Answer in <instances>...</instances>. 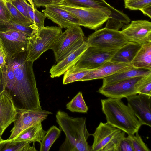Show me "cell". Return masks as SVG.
Masks as SVG:
<instances>
[{"label":"cell","mask_w":151,"mask_h":151,"mask_svg":"<svg viewBox=\"0 0 151 151\" xmlns=\"http://www.w3.org/2000/svg\"><path fill=\"white\" fill-rule=\"evenodd\" d=\"M27 50L12 58L7 57L15 80L8 92L17 109L42 110L33 68V62L26 61Z\"/></svg>","instance_id":"obj_1"},{"label":"cell","mask_w":151,"mask_h":151,"mask_svg":"<svg viewBox=\"0 0 151 151\" xmlns=\"http://www.w3.org/2000/svg\"><path fill=\"white\" fill-rule=\"evenodd\" d=\"M59 128L65 135L59 151H91L87 140L91 135L86 127L85 117H74L61 110L56 114Z\"/></svg>","instance_id":"obj_2"},{"label":"cell","mask_w":151,"mask_h":151,"mask_svg":"<svg viewBox=\"0 0 151 151\" xmlns=\"http://www.w3.org/2000/svg\"><path fill=\"white\" fill-rule=\"evenodd\" d=\"M101 102L107 122L128 135L138 131L141 124L130 107L121 99L108 98L101 99Z\"/></svg>","instance_id":"obj_3"},{"label":"cell","mask_w":151,"mask_h":151,"mask_svg":"<svg viewBox=\"0 0 151 151\" xmlns=\"http://www.w3.org/2000/svg\"><path fill=\"white\" fill-rule=\"evenodd\" d=\"M62 33V28L57 26H44L33 35L27 37L26 60L33 62L54 44Z\"/></svg>","instance_id":"obj_4"},{"label":"cell","mask_w":151,"mask_h":151,"mask_svg":"<svg viewBox=\"0 0 151 151\" xmlns=\"http://www.w3.org/2000/svg\"><path fill=\"white\" fill-rule=\"evenodd\" d=\"M84 32L78 25L68 28L53 45L56 62L58 63L79 47L85 41Z\"/></svg>","instance_id":"obj_5"},{"label":"cell","mask_w":151,"mask_h":151,"mask_svg":"<svg viewBox=\"0 0 151 151\" xmlns=\"http://www.w3.org/2000/svg\"><path fill=\"white\" fill-rule=\"evenodd\" d=\"M88 46L108 51H116L129 41L121 31L104 27L96 31L85 41Z\"/></svg>","instance_id":"obj_6"},{"label":"cell","mask_w":151,"mask_h":151,"mask_svg":"<svg viewBox=\"0 0 151 151\" xmlns=\"http://www.w3.org/2000/svg\"><path fill=\"white\" fill-rule=\"evenodd\" d=\"M125 132L107 122H100L94 133L91 151H116L119 139Z\"/></svg>","instance_id":"obj_7"},{"label":"cell","mask_w":151,"mask_h":151,"mask_svg":"<svg viewBox=\"0 0 151 151\" xmlns=\"http://www.w3.org/2000/svg\"><path fill=\"white\" fill-rule=\"evenodd\" d=\"M55 5L72 14L82 22L83 26L91 29H98L109 17L103 11L96 8L70 5L63 2Z\"/></svg>","instance_id":"obj_8"},{"label":"cell","mask_w":151,"mask_h":151,"mask_svg":"<svg viewBox=\"0 0 151 151\" xmlns=\"http://www.w3.org/2000/svg\"><path fill=\"white\" fill-rule=\"evenodd\" d=\"M17 112L14 125L8 140L16 137L22 132L29 127L46 119L52 113L45 110H29L17 109Z\"/></svg>","instance_id":"obj_9"},{"label":"cell","mask_w":151,"mask_h":151,"mask_svg":"<svg viewBox=\"0 0 151 151\" xmlns=\"http://www.w3.org/2000/svg\"><path fill=\"white\" fill-rule=\"evenodd\" d=\"M121 31L129 41L141 45L151 42V23L148 21H132L124 25Z\"/></svg>","instance_id":"obj_10"},{"label":"cell","mask_w":151,"mask_h":151,"mask_svg":"<svg viewBox=\"0 0 151 151\" xmlns=\"http://www.w3.org/2000/svg\"><path fill=\"white\" fill-rule=\"evenodd\" d=\"M116 51H108L88 46L75 66L89 70L96 69L110 61Z\"/></svg>","instance_id":"obj_11"},{"label":"cell","mask_w":151,"mask_h":151,"mask_svg":"<svg viewBox=\"0 0 151 151\" xmlns=\"http://www.w3.org/2000/svg\"><path fill=\"white\" fill-rule=\"evenodd\" d=\"M127 105L132 109L142 125L151 126V96L142 94L126 98Z\"/></svg>","instance_id":"obj_12"},{"label":"cell","mask_w":151,"mask_h":151,"mask_svg":"<svg viewBox=\"0 0 151 151\" xmlns=\"http://www.w3.org/2000/svg\"><path fill=\"white\" fill-rule=\"evenodd\" d=\"M141 77L118 81L101 87L98 92L108 98L121 99L137 94L135 88L136 82Z\"/></svg>","instance_id":"obj_13"},{"label":"cell","mask_w":151,"mask_h":151,"mask_svg":"<svg viewBox=\"0 0 151 151\" xmlns=\"http://www.w3.org/2000/svg\"><path fill=\"white\" fill-rule=\"evenodd\" d=\"M45 7L42 12L46 17L62 29H67L74 25L83 26L82 22L73 14L55 5H49Z\"/></svg>","instance_id":"obj_14"},{"label":"cell","mask_w":151,"mask_h":151,"mask_svg":"<svg viewBox=\"0 0 151 151\" xmlns=\"http://www.w3.org/2000/svg\"><path fill=\"white\" fill-rule=\"evenodd\" d=\"M17 109L11 96L5 89L0 93V136L15 120Z\"/></svg>","instance_id":"obj_15"},{"label":"cell","mask_w":151,"mask_h":151,"mask_svg":"<svg viewBox=\"0 0 151 151\" xmlns=\"http://www.w3.org/2000/svg\"><path fill=\"white\" fill-rule=\"evenodd\" d=\"M88 46L85 41L78 48L60 61L53 65L50 71L51 78L59 77L76 65Z\"/></svg>","instance_id":"obj_16"},{"label":"cell","mask_w":151,"mask_h":151,"mask_svg":"<svg viewBox=\"0 0 151 151\" xmlns=\"http://www.w3.org/2000/svg\"><path fill=\"white\" fill-rule=\"evenodd\" d=\"M151 74V70L137 68L131 65L126 67L117 72L103 79L102 86L137 77Z\"/></svg>","instance_id":"obj_17"},{"label":"cell","mask_w":151,"mask_h":151,"mask_svg":"<svg viewBox=\"0 0 151 151\" xmlns=\"http://www.w3.org/2000/svg\"><path fill=\"white\" fill-rule=\"evenodd\" d=\"M129 65L124 63H115L109 61L96 69L90 70L81 81L103 79Z\"/></svg>","instance_id":"obj_18"},{"label":"cell","mask_w":151,"mask_h":151,"mask_svg":"<svg viewBox=\"0 0 151 151\" xmlns=\"http://www.w3.org/2000/svg\"><path fill=\"white\" fill-rule=\"evenodd\" d=\"M0 42L6 52L7 57L9 58L27 50V43L20 41L5 32L1 31Z\"/></svg>","instance_id":"obj_19"},{"label":"cell","mask_w":151,"mask_h":151,"mask_svg":"<svg viewBox=\"0 0 151 151\" xmlns=\"http://www.w3.org/2000/svg\"><path fill=\"white\" fill-rule=\"evenodd\" d=\"M141 46L137 43L129 41L116 52L110 61L131 65L132 60Z\"/></svg>","instance_id":"obj_20"},{"label":"cell","mask_w":151,"mask_h":151,"mask_svg":"<svg viewBox=\"0 0 151 151\" xmlns=\"http://www.w3.org/2000/svg\"><path fill=\"white\" fill-rule=\"evenodd\" d=\"M47 132L43 129L42 122H40L24 129L15 138L9 140L31 143L37 142L40 144Z\"/></svg>","instance_id":"obj_21"},{"label":"cell","mask_w":151,"mask_h":151,"mask_svg":"<svg viewBox=\"0 0 151 151\" xmlns=\"http://www.w3.org/2000/svg\"><path fill=\"white\" fill-rule=\"evenodd\" d=\"M131 65L137 68L151 70V42L141 45Z\"/></svg>","instance_id":"obj_22"},{"label":"cell","mask_w":151,"mask_h":151,"mask_svg":"<svg viewBox=\"0 0 151 151\" xmlns=\"http://www.w3.org/2000/svg\"><path fill=\"white\" fill-rule=\"evenodd\" d=\"M15 80L13 71L7 58L4 66L0 68V93L6 89L9 91Z\"/></svg>","instance_id":"obj_23"},{"label":"cell","mask_w":151,"mask_h":151,"mask_svg":"<svg viewBox=\"0 0 151 151\" xmlns=\"http://www.w3.org/2000/svg\"><path fill=\"white\" fill-rule=\"evenodd\" d=\"M38 27L34 24H22L15 23L12 20L0 25V31L5 32L12 30L23 32L29 36L37 31Z\"/></svg>","instance_id":"obj_24"},{"label":"cell","mask_w":151,"mask_h":151,"mask_svg":"<svg viewBox=\"0 0 151 151\" xmlns=\"http://www.w3.org/2000/svg\"><path fill=\"white\" fill-rule=\"evenodd\" d=\"M28 141L16 142L7 139L0 142V151H37L35 147V142L32 146Z\"/></svg>","instance_id":"obj_25"},{"label":"cell","mask_w":151,"mask_h":151,"mask_svg":"<svg viewBox=\"0 0 151 151\" xmlns=\"http://www.w3.org/2000/svg\"><path fill=\"white\" fill-rule=\"evenodd\" d=\"M61 130L56 126L51 127L47 132L40 144V151H48L60 135Z\"/></svg>","instance_id":"obj_26"},{"label":"cell","mask_w":151,"mask_h":151,"mask_svg":"<svg viewBox=\"0 0 151 151\" xmlns=\"http://www.w3.org/2000/svg\"><path fill=\"white\" fill-rule=\"evenodd\" d=\"M90 70L78 67L75 65L73 66L64 73L63 84H66L75 81H81Z\"/></svg>","instance_id":"obj_27"},{"label":"cell","mask_w":151,"mask_h":151,"mask_svg":"<svg viewBox=\"0 0 151 151\" xmlns=\"http://www.w3.org/2000/svg\"><path fill=\"white\" fill-rule=\"evenodd\" d=\"M66 109L72 112L87 113L88 108L84 101L81 92H79L67 104Z\"/></svg>","instance_id":"obj_28"},{"label":"cell","mask_w":151,"mask_h":151,"mask_svg":"<svg viewBox=\"0 0 151 151\" xmlns=\"http://www.w3.org/2000/svg\"><path fill=\"white\" fill-rule=\"evenodd\" d=\"M21 1L26 7L32 22L36 25L38 29L44 27V21L47 18L45 14L38 11L35 6L33 9L26 0Z\"/></svg>","instance_id":"obj_29"},{"label":"cell","mask_w":151,"mask_h":151,"mask_svg":"<svg viewBox=\"0 0 151 151\" xmlns=\"http://www.w3.org/2000/svg\"><path fill=\"white\" fill-rule=\"evenodd\" d=\"M134 86L137 94L151 96V74L141 77Z\"/></svg>","instance_id":"obj_30"},{"label":"cell","mask_w":151,"mask_h":151,"mask_svg":"<svg viewBox=\"0 0 151 151\" xmlns=\"http://www.w3.org/2000/svg\"><path fill=\"white\" fill-rule=\"evenodd\" d=\"M5 4L12 17L11 20L15 23L22 24H34L19 11L11 2H5Z\"/></svg>","instance_id":"obj_31"},{"label":"cell","mask_w":151,"mask_h":151,"mask_svg":"<svg viewBox=\"0 0 151 151\" xmlns=\"http://www.w3.org/2000/svg\"><path fill=\"white\" fill-rule=\"evenodd\" d=\"M132 143L134 151H150L143 141L138 132L127 136Z\"/></svg>","instance_id":"obj_32"},{"label":"cell","mask_w":151,"mask_h":151,"mask_svg":"<svg viewBox=\"0 0 151 151\" xmlns=\"http://www.w3.org/2000/svg\"><path fill=\"white\" fill-rule=\"evenodd\" d=\"M125 8L131 10H140L151 4V0H124Z\"/></svg>","instance_id":"obj_33"},{"label":"cell","mask_w":151,"mask_h":151,"mask_svg":"<svg viewBox=\"0 0 151 151\" xmlns=\"http://www.w3.org/2000/svg\"><path fill=\"white\" fill-rule=\"evenodd\" d=\"M125 135L119 139L116 146V151H134L131 141Z\"/></svg>","instance_id":"obj_34"},{"label":"cell","mask_w":151,"mask_h":151,"mask_svg":"<svg viewBox=\"0 0 151 151\" xmlns=\"http://www.w3.org/2000/svg\"><path fill=\"white\" fill-rule=\"evenodd\" d=\"M12 18L5 1L0 0V25L10 21Z\"/></svg>","instance_id":"obj_35"},{"label":"cell","mask_w":151,"mask_h":151,"mask_svg":"<svg viewBox=\"0 0 151 151\" xmlns=\"http://www.w3.org/2000/svg\"><path fill=\"white\" fill-rule=\"evenodd\" d=\"M4 32L20 41L28 42L27 37L29 36L24 33L12 30H8Z\"/></svg>","instance_id":"obj_36"},{"label":"cell","mask_w":151,"mask_h":151,"mask_svg":"<svg viewBox=\"0 0 151 151\" xmlns=\"http://www.w3.org/2000/svg\"><path fill=\"white\" fill-rule=\"evenodd\" d=\"M11 3L19 11L32 22L26 7L23 5L21 0H13Z\"/></svg>","instance_id":"obj_37"},{"label":"cell","mask_w":151,"mask_h":151,"mask_svg":"<svg viewBox=\"0 0 151 151\" xmlns=\"http://www.w3.org/2000/svg\"><path fill=\"white\" fill-rule=\"evenodd\" d=\"M7 58L6 52L0 42V68H2L4 66Z\"/></svg>","instance_id":"obj_38"},{"label":"cell","mask_w":151,"mask_h":151,"mask_svg":"<svg viewBox=\"0 0 151 151\" xmlns=\"http://www.w3.org/2000/svg\"><path fill=\"white\" fill-rule=\"evenodd\" d=\"M34 5L37 7L45 6L51 4L52 0H32Z\"/></svg>","instance_id":"obj_39"},{"label":"cell","mask_w":151,"mask_h":151,"mask_svg":"<svg viewBox=\"0 0 151 151\" xmlns=\"http://www.w3.org/2000/svg\"><path fill=\"white\" fill-rule=\"evenodd\" d=\"M140 11L144 14L151 18V4L148 5Z\"/></svg>","instance_id":"obj_40"},{"label":"cell","mask_w":151,"mask_h":151,"mask_svg":"<svg viewBox=\"0 0 151 151\" xmlns=\"http://www.w3.org/2000/svg\"><path fill=\"white\" fill-rule=\"evenodd\" d=\"M64 1V0H52L51 4H56L61 3L63 2Z\"/></svg>","instance_id":"obj_41"},{"label":"cell","mask_w":151,"mask_h":151,"mask_svg":"<svg viewBox=\"0 0 151 151\" xmlns=\"http://www.w3.org/2000/svg\"><path fill=\"white\" fill-rule=\"evenodd\" d=\"M27 1L29 3L30 5L31 6L33 9L34 7L35 6L34 5L32 1V0H27Z\"/></svg>","instance_id":"obj_42"},{"label":"cell","mask_w":151,"mask_h":151,"mask_svg":"<svg viewBox=\"0 0 151 151\" xmlns=\"http://www.w3.org/2000/svg\"><path fill=\"white\" fill-rule=\"evenodd\" d=\"M3 0L5 2H11L13 0Z\"/></svg>","instance_id":"obj_43"},{"label":"cell","mask_w":151,"mask_h":151,"mask_svg":"<svg viewBox=\"0 0 151 151\" xmlns=\"http://www.w3.org/2000/svg\"><path fill=\"white\" fill-rule=\"evenodd\" d=\"M3 139H2L1 137L0 136V142L2 141Z\"/></svg>","instance_id":"obj_44"}]
</instances>
